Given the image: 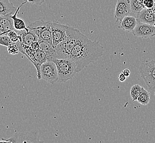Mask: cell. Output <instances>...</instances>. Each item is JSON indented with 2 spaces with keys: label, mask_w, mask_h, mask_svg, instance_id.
Listing matches in <instances>:
<instances>
[{
  "label": "cell",
  "mask_w": 155,
  "mask_h": 143,
  "mask_svg": "<svg viewBox=\"0 0 155 143\" xmlns=\"http://www.w3.org/2000/svg\"><path fill=\"white\" fill-rule=\"evenodd\" d=\"M104 47L98 41H92L83 35L78 41L70 56L79 73L103 56Z\"/></svg>",
  "instance_id": "cell-1"
},
{
  "label": "cell",
  "mask_w": 155,
  "mask_h": 143,
  "mask_svg": "<svg viewBox=\"0 0 155 143\" xmlns=\"http://www.w3.org/2000/svg\"><path fill=\"white\" fill-rule=\"evenodd\" d=\"M83 35L77 29L68 25L65 39L55 47L58 59H70L74 47Z\"/></svg>",
  "instance_id": "cell-2"
},
{
  "label": "cell",
  "mask_w": 155,
  "mask_h": 143,
  "mask_svg": "<svg viewBox=\"0 0 155 143\" xmlns=\"http://www.w3.org/2000/svg\"><path fill=\"white\" fill-rule=\"evenodd\" d=\"M18 45L19 51L26 56L31 62L34 65L37 69L38 79H41V65L47 61V55L41 49L34 50L31 46L23 44L21 41L16 43Z\"/></svg>",
  "instance_id": "cell-3"
},
{
  "label": "cell",
  "mask_w": 155,
  "mask_h": 143,
  "mask_svg": "<svg viewBox=\"0 0 155 143\" xmlns=\"http://www.w3.org/2000/svg\"><path fill=\"white\" fill-rule=\"evenodd\" d=\"M53 62L56 65L59 83H65L71 79L78 73L76 65L70 59H56Z\"/></svg>",
  "instance_id": "cell-4"
},
{
  "label": "cell",
  "mask_w": 155,
  "mask_h": 143,
  "mask_svg": "<svg viewBox=\"0 0 155 143\" xmlns=\"http://www.w3.org/2000/svg\"><path fill=\"white\" fill-rule=\"evenodd\" d=\"M139 72L146 86L151 91L155 90V60H145L139 67Z\"/></svg>",
  "instance_id": "cell-5"
},
{
  "label": "cell",
  "mask_w": 155,
  "mask_h": 143,
  "mask_svg": "<svg viewBox=\"0 0 155 143\" xmlns=\"http://www.w3.org/2000/svg\"><path fill=\"white\" fill-rule=\"evenodd\" d=\"M27 28L33 31L37 35L39 40L45 41L53 44L51 22L36 21L30 23Z\"/></svg>",
  "instance_id": "cell-6"
},
{
  "label": "cell",
  "mask_w": 155,
  "mask_h": 143,
  "mask_svg": "<svg viewBox=\"0 0 155 143\" xmlns=\"http://www.w3.org/2000/svg\"><path fill=\"white\" fill-rule=\"evenodd\" d=\"M41 78L50 83L54 84L58 82V74L55 63L51 61H47L41 67Z\"/></svg>",
  "instance_id": "cell-7"
},
{
  "label": "cell",
  "mask_w": 155,
  "mask_h": 143,
  "mask_svg": "<svg viewBox=\"0 0 155 143\" xmlns=\"http://www.w3.org/2000/svg\"><path fill=\"white\" fill-rule=\"evenodd\" d=\"M68 25L60 24L57 22H51V31L53 37V45L56 47L66 37Z\"/></svg>",
  "instance_id": "cell-8"
},
{
  "label": "cell",
  "mask_w": 155,
  "mask_h": 143,
  "mask_svg": "<svg viewBox=\"0 0 155 143\" xmlns=\"http://www.w3.org/2000/svg\"><path fill=\"white\" fill-rule=\"evenodd\" d=\"M133 32L134 36L143 39L151 38L155 36V27L154 25L137 22V26Z\"/></svg>",
  "instance_id": "cell-9"
},
{
  "label": "cell",
  "mask_w": 155,
  "mask_h": 143,
  "mask_svg": "<svg viewBox=\"0 0 155 143\" xmlns=\"http://www.w3.org/2000/svg\"><path fill=\"white\" fill-rule=\"evenodd\" d=\"M131 12L130 0H118L115 6L114 17L117 22H121L125 17Z\"/></svg>",
  "instance_id": "cell-10"
},
{
  "label": "cell",
  "mask_w": 155,
  "mask_h": 143,
  "mask_svg": "<svg viewBox=\"0 0 155 143\" xmlns=\"http://www.w3.org/2000/svg\"><path fill=\"white\" fill-rule=\"evenodd\" d=\"M38 43L39 49L44 51L47 55V61H53V60L58 59L56 49L53 44L41 40H38Z\"/></svg>",
  "instance_id": "cell-11"
},
{
  "label": "cell",
  "mask_w": 155,
  "mask_h": 143,
  "mask_svg": "<svg viewBox=\"0 0 155 143\" xmlns=\"http://www.w3.org/2000/svg\"><path fill=\"white\" fill-rule=\"evenodd\" d=\"M137 14L136 18L137 22L154 25L155 13L153 9L144 8Z\"/></svg>",
  "instance_id": "cell-12"
},
{
  "label": "cell",
  "mask_w": 155,
  "mask_h": 143,
  "mask_svg": "<svg viewBox=\"0 0 155 143\" xmlns=\"http://www.w3.org/2000/svg\"><path fill=\"white\" fill-rule=\"evenodd\" d=\"M17 31L20 35V41L28 46H31L34 42L38 41L39 40L37 35L30 29L28 31L23 30L21 31L17 30Z\"/></svg>",
  "instance_id": "cell-13"
},
{
  "label": "cell",
  "mask_w": 155,
  "mask_h": 143,
  "mask_svg": "<svg viewBox=\"0 0 155 143\" xmlns=\"http://www.w3.org/2000/svg\"><path fill=\"white\" fill-rule=\"evenodd\" d=\"M137 24V21L135 17L133 16H127L122 19L119 28L124 31L131 32L134 30Z\"/></svg>",
  "instance_id": "cell-14"
},
{
  "label": "cell",
  "mask_w": 155,
  "mask_h": 143,
  "mask_svg": "<svg viewBox=\"0 0 155 143\" xmlns=\"http://www.w3.org/2000/svg\"><path fill=\"white\" fill-rule=\"evenodd\" d=\"M17 8L9 0H0V16L14 14Z\"/></svg>",
  "instance_id": "cell-15"
},
{
  "label": "cell",
  "mask_w": 155,
  "mask_h": 143,
  "mask_svg": "<svg viewBox=\"0 0 155 143\" xmlns=\"http://www.w3.org/2000/svg\"><path fill=\"white\" fill-rule=\"evenodd\" d=\"M25 4V3L24 2L22 3V4L17 8L15 13L13 14H11V18L13 19V21L14 28L16 30H19V31L23 30H26L27 31L29 30V29L27 28V27H26L24 21L22 19L19 18L18 17H17V14L18 13L19 9L21 8V7L23 6Z\"/></svg>",
  "instance_id": "cell-16"
},
{
  "label": "cell",
  "mask_w": 155,
  "mask_h": 143,
  "mask_svg": "<svg viewBox=\"0 0 155 143\" xmlns=\"http://www.w3.org/2000/svg\"><path fill=\"white\" fill-rule=\"evenodd\" d=\"M11 16V14H7L6 16H2V18L0 20V21L2 23L4 27L7 31L15 29L13 25V21Z\"/></svg>",
  "instance_id": "cell-17"
},
{
  "label": "cell",
  "mask_w": 155,
  "mask_h": 143,
  "mask_svg": "<svg viewBox=\"0 0 155 143\" xmlns=\"http://www.w3.org/2000/svg\"><path fill=\"white\" fill-rule=\"evenodd\" d=\"M137 101L140 104L144 105V106L148 105L150 103V94L149 93V91H147L144 87H143L142 91L140 94L139 97L137 98Z\"/></svg>",
  "instance_id": "cell-18"
},
{
  "label": "cell",
  "mask_w": 155,
  "mask_h": 143,
  "mask_svg": "<svg viewBox=\"0 0 155 143\" xmlns=\"http://www.w3.org/2000/svg\"><path fill=\"white\" fill-rule=\"evenodd\" d=\"M130 2L131 11L133 13L137 14L145 8L143 5V0H130Z\"/></svg>",
  "instance_id": "cell-19"
},
{
  "label": "cell",
  "mask_w": 155,
  "mask_h": 143,
  "mask_svg": "<svg viewBox=\"0 0 155 143\" xmlns=\"http://www.w3.org/2000/svg\"><path fill=\"white\" fill-rule=\"evenodd\" d=\"M142 89L143 87L139 84H135L132 86L130 90V96L133 101H137V98L142 91Z\"/></svg>",
  "instance_id": "cell-20"
},
{
  "label": "cell",
  "mask_w": 155,
  "mask_h": 143,
  "mask_svg": "<svg viewBox=\"0 0 155 143\" xmlns=\"http://www.w3.org/2000/svg\"><path fill=\"white\" fill-rule=\"evenodd\" d=\"M9 37V39L12 43H17L20 41V35L15 29L9 30L6 35Z\"/></svg>",
  "instance_id": "cell-21"
},
{
  "label": "cell",
  "mask_w": 155,
  "mask_h": 143,
  "mask_svg": "<svg viewBox=\"0 0 155 143\" xmlns=\"http://www.w3.org/2000/svg\"><path fill=\"white\" fill-rule=\"evenodd\" d=\"M7 50L9 54L15 55L18 54L19 52V48L18 45L16 43H12L7 46Z\"/></svg>",
  "instance_id": "cell-22"
},
{
  "label": "cell",
  "mask_w": 155,
  "mask_h": 143,
  "mask_svg": "<svg viewBox=\"0 0 155 143\" xmlns=\"http://www.w3.org/2000/svg\"><path fill=\"white\" fill-rule=\"evenodd\" d=\"M12 43V42L9 39V37L8 36L5 35L0 36V45L7 47Z\"/></svg>",
  "instance_id": "cell-23"
},
{
  "label": "cell",
  "mask_w": 155,
  "mask_h": 143,
  "mask_svg": "<svg viewBox=\"0 0 155 143\" xmlns=\"http://www.w3.org/2000/svg\"><path fill=\"white\" fill-rule=\"evenodd\" d=\"M154 0H143V5L145 8L152 9L155 6Z\"/></svg>",
  "instance_id": "cell-24"
},
{
  "label": "cell",
  "mask_w": 155,
  "mask_h": 143,
  "mask_svg": "<svg viewBox=\"0 0 155 143\" xmlns=\"http://www.w3.org/2000/svg\"><path fill=\"white\" fill-rule=\"evenodd\" d=\"M45 2V0H24L23 2L25 4L26 3L35 4L38 6H41Z\"/></svg>",
  "instance_id": "cell-25"
},
{
  "label": "cell",
  "mask_w": 155,
  "mask_h": 143,
  "mask_svg": "<svg viewBox=\"0 0 155 143\" xmlns=\"http://www.w3.org/2000/svg\"><path fill=\"white\" fill-rule=\"evenodd\" d=\"M0 31H1V33L3 34V35H6L7 34V33H8V31L6 29H5V28L4 27L2 23L0 21Z\"/></svg>",
  "instance_id": "cell-26"
},
{
  "label": "cell",
  "mask_w": 155,
  "mask_h": 143,
  "mask_svg": "<svg viewBox=\"0 0 155 143\" xmlns=\"http://www.w3.org/2000/svg\"><path fill=\"white\" fill-rule=\"evenodd\" d=\"M127 78L125 77V75L123 73V72H121V73L119 75V80L121 82H124L126 81V79Z\"/></svg>",
  "instance_id": "cell-27"
},
{
  "label": "cell",
  "mask_w": 155,
  "mask_h": 143,
  "mask_svg": "<svg viewBox=\"0 0 155 143\" xmlns=\"http://www.w3.org/2000/svg\"><path fill=\"white\" fill-rule=\"evenodd\" d=\"M122 72H123V73L125 75V77L127 78H129V77L130 75V71L129 69L125 68L123 71Z\"/></svg>",
  "instance_id": "cell-28"
},
{
  "label": "cell",
  "mask_w": 155,
  "mask_h": 143,
  "mask_svg": "<svg viewBox=\"0 0 155 143\" xmlns=\"http://www.w3.org/2000/svg\"><path fill=\"white\" fill-rule=\"evenodd\" d=\"M1 35H3V34L1 33V31H0V36Z\"/></svg>",
  "instance_id": "cell-29"
},
{
  "label": "cell",
  "mask_w": 155,
  "mask_h": 143,
  "mask_svg": "<svg viewBox=\"0 0 155 143\" xmlns=\"http://www.w3.org/2000/svg\"><path fill=\"white\" fill-rule=\"evenodd\" d=\"M152 9H154V10H155V6H154V7H153V8H152Z\"/></svg>",
  "instance_id": "cell-30"
},
{
  "label": "cell",
  "mask_w": 155,
  "mask_h": 143,
  "mask_svg": "<svg viewBox=\"0 0 155 143\" xmlns=\"http://www.w3.org/2000/svg\"><path fill=\"white\" fill-rule=\"evenodd\" d=\"M153 9V11H154V12H155V10H154V9ZM154 25H155V24H154Z\"/></svg>",
  "instance_id": "cell-31"
},
{
  "label": "cell",
  "mask_w": 155,
  "mask_h": 143,
  "mask_svg": "<svg viewBox=\"0 0 155 143\" xmlns=\"http://www.w3.org/2000/svg\"><path fill=\"white\" fill-rule=\"evenodd\" d=\"M1 18H2V16H0V20L1 19Z\"/></svg>",
  "instance_id": "cell-32"
},
{
  "label": "cell",
  "mask_w": 155,
  "mask_h": 143,
  "mask_svg": "<svg viewBox=\"0 0 155 143\" xmlns=\"http://www.w3.org/2000/svg\"><path fill=\"white\" fill-rule=\"evenodd\" d=\"M154 94H155V91H154Z\"/></svg>",
  "instance_id": "cell-33"
}]
</instances>
